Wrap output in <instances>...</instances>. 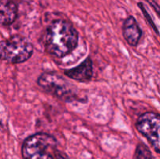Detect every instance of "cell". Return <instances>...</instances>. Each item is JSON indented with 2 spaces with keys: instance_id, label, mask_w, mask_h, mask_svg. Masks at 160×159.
Here are the masks:
<instances>
[{
  "instance_id": "cell-8",
  "label": "cell",
  "mask_w": 160,
  "mask_h": 159,
  "mask_svg": "<svg viewBox=\"0 0 160 159\" xmlns=\"http://www.w3.org/2000/svg\"><path fill=\"white\" fill-rule=\"evenodd\" d=\"M18 7L13 0H0V25L8 26L17 20Z\"/></svg>"
},
{
  "instance_id": "cell-10",
  "label": "cell",
  "mask_w": 160,
  "mask_h": 159,
  "mask_svg": "<svg viewBox=\"0 0 160 159\" xmlns=\"http://www.w3.org/2000/svg\"><path fill=\"white\" fill-rule=\"evenodd\" d=\"M147 1L148 2V3H150V4H151V6L154 8L155 10H156V12H157V13L160 16V7L158 6L157 3H156L154 0H147Z\"/></svg>"
},
{
  "instance_id": "cell-3",
  "label": "cell",
  "mask_w": 160,
  "mask_h": 159,
  "mask_svg": "<svg viewBox=\"0 0 160 159\" xmlns=\"http://www.w3.org/2000/svg\"><path fill=\"white\" fill-rule=\"evenodd\" d=\"M34 51L33 45L26 37L14 35L0 41V59L10 63L28 60Z\"/></svg>"
},
{
  "instance_id": "cell-6",
  "label": "cell",
  "mask_w": 160,
  "mask_h": 159,
  "mask_svg": "<svg viewBox=\"0 0 160 159\" xmlns=\"http://www.w3.org/2000/svg\"><path fill=\"white\" fill-rule=\"evenodd\" d=\"M64 73L67 76L79 82H87L93 76V65L90 58H87L83 62L75 68L66 70Z\"/></svg>"
},
{
  "instance_id": "cell-4",
  "label": "cell",
  "mask_w": 160,
  "mask_h": 159,
  "mask_svg": "<svg viewBox=\"0 0 160 159\" xmlns=\"http://www.w3.org/2000/svg\"><path fill=\"white\" fill-rule=\"evenodd\" d=\"M38 84L47 93L65 101H73L78 98L76 87L57 73H42L38 79Z\"/></svg>"
},
{
  "instance_id": "cell-9",
  "label": "cell",
  "mask_w": 160,
  "mask_h": 159,
  "mask_svg": "<svg viewBox=\"0 0 160 159\" xmlns=\"http://www.w3.org/2000/svg\"><path fill=\"white\" fill-rule=\"evenodd\" d=\"M134 159H154L149 148L144 143H139L135 150Z\"/></svg>"
},
{
  "instance_id": "cell-1",
  "label": "cell",
  "mask_w": 160,
  "mask_h": 159,
  "mask_svg": "<svg viewBox=\"0 0 160 159\" xmlns=\"http://www.w3.org/2000/svg\"><path fill=\"white\" fill-rule=\"evenodd\" d=\"M78 40V32L70 22L56 20L45 31L44 45L48 54L56 58H62L77 48Z\"/></svg>"
},
{
  "instance_id": "cell-2",
  "label": "cell",
  "mask_w": 160,
  "mask_h": 159,
  "mask_svg": "<svg viewBox=\"0 0 160 159\" xmlns=\"http://www.w3.org/2000/svg\"><path fill=\"white\" fill-rule=\"evenodd\" d=\"M57 151L56 138L44 132L30 136L22 145L23 159H56Z\"/></svg>"
},
{
  "instance_id": "cell-7",
  "label": "cell",
  "mask_w": 160,
  "mask_h": 159,
  "mask_svg": "<svg viewBox=\"0 0 160 159\" xmlns=\"http://www.w3.org/2000/svg\"><path fill=\"white\" fill-rule=\"evenodd\" d=\"M123 37L131 46H137L142 35V31L133 16H131L123 23Z\"/></svg>"
},
{
  "instance_id": "cell-11",
  "label": "cell",
  "mask_w": 160,
  "mask_h": 159,
  "mask_svg": "<svg viewBox=\"0 0 160 159\" xmlns=\"http://www.w3.org/2000/svg\"><path fill=\"white\" fill-rule=\"evenodd\" d=\"M56 159H68V157H67V156L64 153L58 150L57 154H56Z\"/></svg>"
},
{
  "instance_id": "cell-5",
  "label": "cell",
  "mask_w": 160,
  "mask_h": 159,
  "mask_svg": "<svg viewBox=\"0 0 160 159\" xmlns=\"http://www.w3.org/2000/svg\"><path fill=\"white\" fill-rule=\"evenodd\" d=\"M136 127L148 140L156 152L160 154V115L147 112L138 118Z\"/></svg>"
}]
</instances>
